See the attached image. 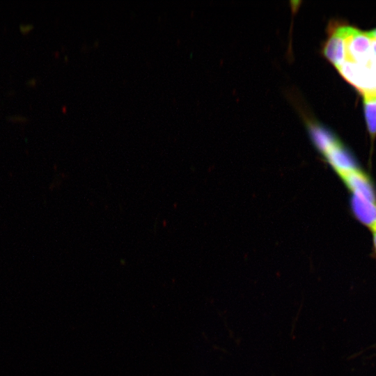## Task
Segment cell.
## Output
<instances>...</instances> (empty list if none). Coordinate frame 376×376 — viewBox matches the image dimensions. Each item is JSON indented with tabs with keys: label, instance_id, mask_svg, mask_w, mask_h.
<instances>
[{
	"label": "cell",
	"instance_id": "6",
	"mask_svg": "<svg viewBox=\"0 0 376 376\" xmlns=\"http://www.w3.org/2000/svg\"><path fill=\"white\" fill-rule=\"evenodd\" d=\"M373 236V247L374 251L376 254V227L372 230Z\"/></svg>",
	"mask_w": 376,
	"mask_h": 376
},
{
	"label": "cell",
	"instance_id": "4",
	"mask_svg": "<svg viewBox=\"0 0 376 376\" xmlns=\"http://www.w3.org/2000/svg\"><path fill=\"white\" fill-rule=\"evenodd\" d=\"M352 209L355 217L373 230L376 227V203L352 194Z\"/></svg>",
	"mask_w": 376,
	"mask_h": 376
},
{
	"label": "cell",
	"instance_id": "7",
	"mask_svg": "<svg viewBox=\"0 0 376 376\" xmlns=\"http://www.w3.org/2000/svg\"><path fill=\"white\" fill-rule=\"evenodd\" d=\"M368 33L376 38V28L368 31Z\"/></svg>",
	"mask_w": 376,
	"mask_h": 376
},
{
	"label": "cell",
	"instance_id": "5",
	"mask_svg": "<svg viewBox=\"0 0 376 376\" xmlns=\"http://www.w3.org/2000/svg\"><path fill=\"white\" fill-rule=\"evenodd\" d=\"M364 116L372 141L376 136V97H363Z\"/></svg>",
	"mask_w": 376,
	"mask_h": 376
},
{
	"label": "cell",
	"instance_id": "2",
	"mask_svg": "<svg viewBox=\"0 0 376 376\" xmlns=\"http://www.w3.org/2000/svg\"><path fill=\"white\" fill-rule=\"evenodd\" d=\"M322 154L339 175L359 169L353 156L338 139L323 151Z\"/></svg>",
	"mask_w": 376,
	"mask_h": 376
},
{
	"label": "cell",
	"instance_id": "3",
	"mask_svg": "<svg viewBox=\"0 0 376 376\" xmlns=\"http://www.w3.org/2000/svg\"><path fill=\"white\" fill-rule=\"evenodd\" d=\"M352 194L376 203V193L368 176L359 169L340 175Z\"/></svg>",
	"mask_w": 376,
	"mask_h": 376
},
{
	"label": "cell",
	"instance_id": "1",
	"mask_svg": "<svg viewBox=\"0 0 376 376\" xmlns=\"http://www.w3.org/2000/svg\"><path fill=\"white\" fill-rule=\"evenodd\" d=\"M336 69L363 97H376V38L370 44L345 48Z\"/></svg>",
	"mask_w": 376,
	"mask_h": 376
}]
</instances>
